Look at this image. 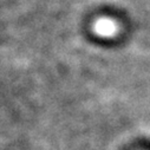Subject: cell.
<instances>
[{"label":"cell","instance_id":"cell-1","mask_svg":"<svg viewBox=\"0 0 150 150\" xmlns=\"http://www.w3.org/2000/svg\"><path fill=\"white\" fill-rule=\"evenodd\" d=\"M92 30L102 38H112L118 32V25L111 18H99L95 21Z\"/></svg>","mask_w":150,"mask_h":150}]
</instances>
